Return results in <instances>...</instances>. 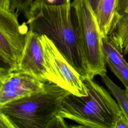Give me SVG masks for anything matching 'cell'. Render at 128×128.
Masks as SVG:
<instances>
[{
	"instance_id": "obj_1",
	"label": "cell",
	"mask_w": 128,
	"mask_h": 128,
	"mask_svg": "<svg viewBox=\"0 0 128 128\" xmlns=\"http://www.w3.org/2000/svg\"><path fill=\"white\" fill-rule=\"evenodd\" d=\"M24 14L29 30L48 37L84 80L90 78L79 46L71 4L55 6L34 0Z\"/></svg>"
},
{
	"instance_id": "obj_2",
	"label": "cell",
	"mask_w": 128,
	"mask_h": 128,
	"mask_svg": "<svg viewBox=\"0 0 128 128\" xmlns=\"http://www.w3.org/2000/svg\"><path fill=\"white\" fill-rule=\"evenodd\" d=\"M70 94L46 82L42 90L0 106V128H52L64 98Z\"/></svg>"
},
{
	"instance_id": "obj_3",
	"label": "cell",
	"mask_w": 128,
	"mask_h": 128,
	"mask_svg": "<svg viewBox=\"0 0 128 128\" xmlns=\"http://www.w3.org/2000/svg\"><path fill=\"white\" fill-rule=\"evenodd\" d=\"M88 94L78 96L72 94L63 100L58 116L70 120L77 128H116L122 112L116 100L93 78L84 80Z\"/></svg>"
},
{
	"instance_id": "obj_4",
	"label": "cell",
	"mask_w": 128,
	"mask_h": 128,
	"mask_svg": "<svg viewBox=\"0 0 128 128\" xmlns=\"http://www.w3.org/2000/svg\"><path fill=\"white\" fill-rule=\"evenodd\" d=\"M71 7L81 54L90 78L106 74L103 37L93 11L86 0H74Z\"/></svg>"
},
{
	"instance_id": "obj_5",
	"label": "cell",
	"mask_w": 128,
	"mask_h": 128,
	"mask_svg": "<svg viewBox=\"0 0 128 128\" xmlns=\"http://www.w3.org/2000/svg\"><path fill=\"white\" fill-rule=\"evenodd\" d=\"M18 15L0 8V76L14 72L22 56L29 30Z\"/></svg>"
},
{
	"instance_id": "obj_6",
	"label": "cell",
	"mask_w": 128,
	"mask_h": 128,
	"mask_svg": "<svg viewBox=\"0 0 128 128\" xmlns=\"http://www.w3.org/2000/svg\"><path fill=\"white\" fill-rule=\"evenodd\" d=\"M48 82L54 83L78 96L88 94L84 79L69 63L53 42L45 35H40Z\"/></svg>"
},
{
	"instance_id": "obj_7",
	"label": "cell",
	"mask_w": 128,
	"mask_h": 128,
	"mask_svg": "<svg viewBox=\"0 0 128 128\" xmlns=\"http://www.w3.org/2000/svg\"><path fill=\"white\" fill-rule=\"evenodd\" d=\"M46 83L29 74L16 72L0 76V106L42 90Z\"/></svg>"
},
{
	"instance_id": "obj_8",
	"label": "cell",
	"mask_w": 128,
	"mask_h": 128,
	"mask_svg": "<svg viewBox=\"0 0 128 128\" xmlns=\"http://www.w3.org/2000/svg\"><path fill=\"white\" fill-rule=\"evenodd\" d=\"M14 72L29 74L44 82H48L40 34L28 30L22 56Z\"/></svg>"
},
{
	"instance_id": "obj_9",
	"label": "cell",
	"mask_w": 128,
	"mask_h": 128,
	"mask_svg": "<svg viewBox=\"0 0 128 128\" xmlns=\"http://www.w3.org/2000/svg\"><path fill=\"white\" fill-rule=\"evenodd\" d=\"M102 50L106 65L125 88H128V63L109 36L102 38Z\"/></svg>"
},
{
	"instance_id": "obj_10",
	"label": "cell",
	"mask_w": 128,
	"mask_h": 128,
	"mask_svg": "<svg viewBox=\"0 0 128 128\" xmlns=\"http://www.w3.org/2000/svg\"><path fill=\"white\" fill-rule=\"evenodd\" d=\"M108 36L126 56L128 54V0H118L116 17Z\"/></svg>"
},
{
	"instance_id": "obj_11",
	"label": "cell",
	"mask_w": 128,
	"mask_h": 128,
	"mask_svg": "<svg viewBox=\"0 0 128 128\" xmlns=\"http://www.w3.org/2000/svg\"><path fill=\"white\" fill-rule=\"evenodd\" d=\"M118 0H100L95 16L102 37L108 36L116 15Z\"/></svg>"
},
{
	"instance_id": "obj_12",
	"label": "cell",
	"mask_w": 128,
	"mask_h": 128,
	"mask_svg": "<svg viewBox=\"0 0 128 128\" xmlns=\"http://www.w3.org/2000/svg\"><path fill=\"white\" fill-rule=\"evenodd\" d=\"M110 94L116 100L120 108L128 116V95L126 90L121 88L105 74L100 76Z\"/></svg>"
},
{
	"instance_id": "obj_13",
	"label": "cell",
	"mask_w": 128,
	"mask_h": 128,
	"mask_svg": "<svg viewBox=\"0 0 128 128\" xmlns=\"http://www.w3.org/2000/svg\"><path fill=\"white\" fill-rule=\"evenodd\" d=\"M34 0H10V10L18 16L24 14L30 8Z\"/></svg>"
},
{
	"instance_id": "obj_14",
	"label": "cell",
	"mask_w": 128,
	"mask_h": 128,
	"mask_svg": "<svg viewBox=\"0 0 128 128\" xmlns=\"http://www.w3.org/2000/svg\"><path fill=\"white\" fill-rule=\"evenodd\" d=\"M128 128V116L123 111L122 112L116 125V128Z\"/></svg>"
},
{
	"instance_id": "obj_15",
	"label": "cell",
	"mask_w": 128,
	"mask_h": 128,
	"mask_svg": "<svg viewBox=\"0 0 128 128\" xmlns=\"http://www.w3.org/2000/svg\"><path fill=\"white\" fill-rule=\"evenodd\" d=\"M45 4L50 5H64L71 4L70 0H40Z\"/></svg>"
},
{
	"instance_id": "obj_16",
	"label": "cell",
	"mask_w": 128,
	"mask_h": 128,
	"mask_svg": "<svg viewBox=\"0 0 128 128\" xmlns=\"http://www.w3.org/2000/svg\"><path fill=\"white\" fill-rule=\"evenodd\" d=\"M86 1L89 4L95 15L100 0H86Z\"/></svg>"
},
{
	"instance_id": "obj_17",
	"label": "cell",
	"mask_w": 128,
	"mask_h": 128,
	"mask_svg": "<svg viewBox=\"0 0 128 128\" xmlns=\"http://www.w3.org/2000/svg\"><path fill=\"white\" fill-rule=\"evenodd\" d=\"M10 0H0V8L10 10Z\"/></svg>"
},
{
	"instance_id": "obj_18",
	"label": "cell",
	"mask_w": 128,
	"mask_h": 128,
	"mask_svg": "<svg viewBox=\"0 0 128 128\" xmlns=\"http://www.w3.org/2000/svg\"><path fill=\"white\" fill-rule=\"evenodd\" d=\"M126 88L125 90H126V92L127 94L128 95V88Z\"/></svg>"
}]
</instances>
